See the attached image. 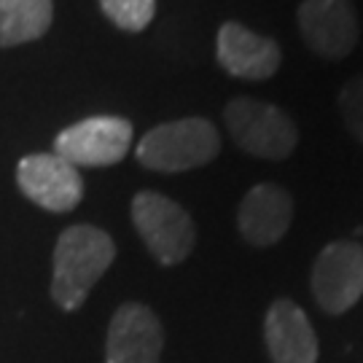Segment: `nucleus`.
Listing matches in <instances>:
<instances>
[{
    "label": "nucleus",
    "mask_w": 363,
    "mask_h": 363,
    "mask_svg": "<svg viewBox=\"0 0 363 363\" xmlns=\"http://www.w3.org/2000/svg\"><path fill=\"white\" fill-rule=\"evenodd\" d=\"M113 259L116 245L108 232L91 223L67 226L54 245L52 298L57 307L65 312L84 307L89 291L108 272Z\"/></svg>",
    "instance_id": "1"
},
{
    "label": "nucleus",
    "mask_w": 363,
    "mask_h": 363,
    "mask_svg": "<svg viewBox=\"0 0 363 363\" xmlns=\"http://www.w3.org/2000/svg\"><path fill=\"white\" fill-rule=\"evenodd\" d=\"M220 151V135L208 118H178L145 132L135 148L138 162L154 172H186L210 164Z\"/></svg>",
    "instance_id": "2"
},
{
    "label": "nucleus",
    "mask_w": 363,
    "mask_h": 363,
    "mask_svg": "<svg viewBox=\"0 0 363 363\" xmlns=\"http://www.w3.org/2000/svg\"><path fill=\"white\" fill-rule=\"evenodd\" d=\"M223 121L234 143L259 159H288L298 143V130L283 108L253 97H234L223 108Z\"/></svg>",
    "instance_id": "3"
},
{
    "label": "nucleus",
    "mask_w": 363,
    "mask_h": 363,
    "mask_svg": "<svg viewBox=\"0 0 363 363\" xmlns=\"http://www.w3.org/2000/svg\"><path fill=\"white\" fill-rule=\"evenodd\" d=\"M132 223L148 253L162 267H175L189 259L196 242L194 220L186 210L164 194L140 191L132 199Z\"/></svg>",
    "instance_id": "4"
},
{
    "label": "nucleus",
    "mask_w": 363,
    "mask_h": 363,
    "mask_svg": "<svg viewBox=\"0 0 363 363\" xmlns=\"http://www.w3.org/2000/svg\"><path fill=\"white\" fill-rule=\"evenodd\" d=\"M132 145V124L121 116H91L70 124L54 140V154L73 167L118 164Z\"/></svg>",
    "instance_id": "5"
},
{
    "label": "nucleus",
    "mask_w": 363,
    "mask_h": 363,
    "mask_svg": "<svg viewBox=\"0 0 363 363\" xmlns=\"http://www.w3.org/2000/svg\"><path fill=\"white\" fill-rule=\"evenodd\" d=\"M312 296L328 315H342L363 296V245L339 240L325 245L312 264Z\"/></svg>",
    "instance_id": "6"
},
{
    "label": "nucleus",
    "mask_w": 363,
    "mask_h": 363,
    "mask_svg": "<svg viewBox=\"0 0 363 363\" xmlns=\"http://www.w3.org/2000/svg\"><path fill=\"white\" fill-rule=\"evenodd\" d=\"M22 194L49 213H70L84 199L78 167L57 154H30L16 164Z\"/></svg>",
    "instance_id": "7"
},
{
    "label": "nucleus",
    "mask_w": 363,
    "mask_h": 363,
    "mask_svg": "<svg viewBox=\"0 0 363 363\" xmlns=\"http://www.w3.org/2000/svg\"><path fill=\"white\" fill-rule=\"evenodd\" d=\"M301 38L325 60H342L358 46V13L352 0H301L296 11Z\"/></svg>",
    "instance_id": "8"
},
{
    "label": "nucleus",
    "mask_w": 363,
    "mask_h": 363,
    "mask_svg": "<svg viewBox=\"0 0 363 363\" xmlns=\"http://www.w3.org/2000/svg\"><path fill=\"white\" fill-rule=\"evenodd\" d=\"M164 331L145 304H121L108 325L105 363H162Z\"/></svg>",
    "instance_id": "9"
},
{
    "label": "nucleus",
    "mask_w": 363,
    "mask_h": 363,
    "mask_svg": "<svg viewBox=\"0 0 363 363\" xmlns=\"http://www.w3.org/2000/svg\"><path fill=\"white\" fill-rule=\"evenodd\" d=\"M216 57L218 65L234 78L242 81H267L280 65L283 54L272 38L247 30L240 22H223L216 38Z\"/></svg>",
    "instance_id": "10"
},
{
    "label": "nucleus",
    "mask_w": 363,
    "mask_h": 363,
    "mask_svg": "<svg viewBox=\"0 0 363 363\" xmlns=\"http://www.w3.org/2000/svg\"><path fill=\"white\" fill-rule=\"evenodd\" d=\"M294 220V199L277 183L253 186L237 210V226L245 242L256 247L277 245Z\"/></svg>",
    "instance_id": "11"
},
{
    "label": "nucleus",
    "mask_w": 363,
    "mask_h": 363,
    "mask_svg": "<svg viewBox=\"0 0 363 363\" xmlns=\"http://www.w3.org/2000/svg\"><path fill=\"white\" fill-rule=\"evenodd\" d=\"M264 342L272 363H315L318 337L304 310L291 298H274L264 318Z\"/></svg>",
    "instance_id": "12"
},
{
    "label": "nucleus",
    "mask_w": 363,
    "mask_h": 363,
    "mask_svg": "<svg viewBox=\"0 0 363 363\" xmlns=\"http://www.w3.org/2000/svg\"><path fill=\"white\" fill-rule=\"evenodd\" d=\"M52 0H0V46L38 40L52 27Z\"/></svg>",
    "instance_id": "13"
},
{
    "label": "nucleus",
    "mask_w": 363,
    "mask_h": 363,
    "mask_svg": "<svg viewBox=\"0 0 363 363\" xmlns=\"http://www.w3.org/2000/svg\"><path fill=\"white\" fill-rule=\"evenodd\" d=\"M103 13L124 33H143L156 13V0H100Z\"/></svg>",
    "instance_id": "14"
},
{
    "label": "nucleus",
    "mask_w": 363,
    "mask_h": 363,
    "mask_svg": "<svg viewBox=\"0 0 363 363\" xmlns=\"http://www.w3.org/2000/svg\"><path fill=\"white\" fill-rule=\"evenodd\" d=\"M339 111L355 140L363 143V76H355L339 91Z\"/></svg>",
    "instance_id": "15"
}]
</instances>
